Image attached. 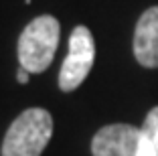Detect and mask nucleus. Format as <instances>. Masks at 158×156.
<instances>
[{"instance_id":"obj_1","label":"nucleus","mask_w":158,"mask_h":156,"mask_svg":"<svg viewBox=\"0 0 158 156\" xmlns=\"http://www.w3.org/2000/svg\"><path fill=\"white\" fill-rule=\"evenodd\" d=\"M61 24L55 16L43 14L24 27L19 37V63L28 73H43L51 67L59 47Z\"/></svg>"},{"instance_id":"obj_2","label":"nucleus","mask_w":158,"mask_h":156,"mask_svg":"<svg viewBox=\"0 0 158 156\" xmlns=\"http://www.w3.org/2000/svg\"><path fill=\"white\" fill-rule=\"evenodd\" d=\"M51 136V114L43 108H28L6 130L2 156H41Z\"/></svg>"},{"instance_id":"obj_3","label":"nucleus","mask_w":158,"mask_h":156,"mask_svg":"<svg viewBox=\"0 0 158 156\" xmlns=\"http://www.w3.org/2000/svg\"><path fill=\"white\" fill-rule=\"evenodd\" d=\"M95 61V43H93V35L89 32L87 27L79 24L73 28L69 37V53H67L63 67L59 71V87L61 91H73L85 77L89 75Z\"/></svg>"},{"instance_id":"obj_4","label":"nucleus","mask_w":158,"mask_h":156,"mask_svg":"<svg viewBox=\"0 0 158 156\" xmlns=\"http://www.w3.org/2000/svg\"><path fill=\"white\" fill-rule=\"evenodd\" d=\"M140 128L130 124L103 126L91 140L93 156H138Z\"/></svg>"},{"instance_id":"obj_5","label":"nucleus","mask_w":158,"mask_h":156,"mask_svg":"<svg viewBox=\"0 0 158 156\" xmlns=\"http://www.w3.org/2000/svg\"><path fill=\"white\" fill-rule=\"evenodd\" d=\"M134 57L142 67H158V6L144 10L136 23Z\"/></svg>"},{"instance_id":"obj_6","label":"nucleus","mask_w":158,"mask_h":156,"mask_svg":"<svg viewBox=\"0 0 158 156\" xmlns=\"http://www.w3.org/2000/svg\"><path fill=\"white\" fill-rule=\"evenodd\" d=\"M138 156H158V106L148 112L140 128Z\"/></svg>"},{"instance_id":"obj_7","label":"nucleus","mask_w":158,"mask_h":156,"mask_svg":"<svg viewBox=\"0 0 158 156\" xmlns=\"http://www.w3.org/2000/svg\"><path fill=\"white\" fill-rule=\"evenodd\" d=\"M28 75H31V73H28L27 69L20 67V69H19V73H16V79H19V83H27V81H28Z\"/></svg>"}]
</instances>
